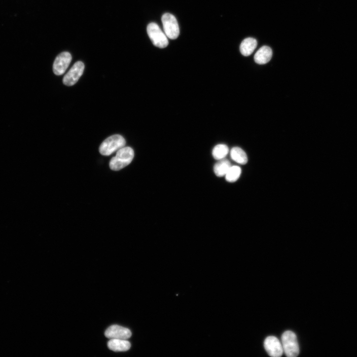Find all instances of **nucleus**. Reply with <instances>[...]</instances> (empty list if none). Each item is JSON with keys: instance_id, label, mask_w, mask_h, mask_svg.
Wrapping results in <instances>:
<instances>
[{"instance_id": "obj_1", "label": "nucleus", "mask_w": 357, "mask_h": 357, "mask_svg": "<svg viewBox=\"0 0 357 357\" xmlns=\"http://www.w3.org/2000/svg\"><path fill=\"white\" fill-rule=\"evenodd\" d=\"M135 156L133 149L130 147H124L117 152L115 156L110 160L109 166L113 171H119L129 165Z\"/></svg>"}, {"instance_id": "obj_14", "label": "nucleus", "mask_w": 357, "mask_h": 357, "mask_svg": "<svg viewBox=\"0 0 357 357\" xmlns=\"http://www.w3.org/2000/svg\"><path fill=\"white\" fill-rule=\"evenodd\" d=\"M231 166V163L228 160H220L214 166V172L217 177L225 176Z\"/></svg>"}, {"instance_id": "obj_15", "label": "nucleus", "mask_w": 357, "mask_h": 357, "mask_svg": "<svg viewBox=\"0 0 357 357\" xmlns=\"http://www.w3.org/2000/svg\"><path fill=\"white\" fill-rule=\"evenodd\" d=\"M229 152V148L227 145L224 144H219L214 146L212 154L216 160L224 159Z\"/></svg>"}, {"instance_id": "obj_6", "label": "nucleus", "mask_w": 357, "mask_h": 357, "mask_svg": "<svg viewBox=\"0 0 357 357\" xmlns=\"http://www.w3.org/2000/svg\"><path fill=\"white\" fill-rule=\"evenodd\" d=\"M84 70V65L82 62H76L64 76L63 83L68 86L74 85L82 75Z\"/></svg>"}, {"instance_id": "obj_5", "label": "nucleus", "mask_w": 357, "mask_h": 357, "mask_svg": "<svg viewBox=\"0 0 357 357\" xmlns=\"http://www.w3.org/2000/svg\"><path fill=\"white\" fill-rule=\"evenodd\" d=\"M164 33L171 39H177L180 34L179 27L177 19L171 14L166 13L162 17Z\"/></svg>"}, {"instance_id": "obj_4", "label": "nucleus", "mask_w": 357, "mask_h": 357, "mask_svg": "<svg viewBox=\"0 0 357 357\" xmlns=\"http://www.w3.org/2000/svg\"><path fill=\"white\" fill-rule=\"evenodd\" d=\"M148 35L153 44L160 48H164L168 45L167 36L155 23L149 24L147 28Z\"/></svg>"}, {"instance_id": "obj_10", "label": "nucleus", "mask_w": 357, "mask_h": 357, "mask_svg": "<svg viewBox=\"0 0 357 357\" xmlns=\"http://www.w3.org/2000/svg\"><path fill=\"white\" fill-rule=\"evenodd\" d=\"M272 56V49L269 46H264L256 52L254 56V60L257 64L263 65L269 62Z\"/></svg>"}, {"instance_id": "obj_13", "label": "nucleus", "mask_w": 357, "mask_h": 357, "mask_svg": "<svg viewBox=\"0 0 357 357\" xmlns=\"http://www.w3.org/2000/svg\"><path fill=\"white\" fill-rule=\"evenodd\" d=\"M230 156L234 161L240 164L245 165L248 161L246 152L239 147H234L231 150Z\"/></svg>"}, {"instance_id": "obj_16", "label": "nucleus", "mask_w": 357, "mask_h": 357, "mask_svg": "<svg viewBox=\"0 0 357 357\" xmlns=\"http://www.w3.org/2000/svg\"><path fill=\"white\" fill-rule=\"evenodd\" d=\"M242 173L241 168L238 166H231L225 178L227 182L234 183L237 181Z\"/></svg>"}, {"instance_id": "obj_7", "label": "nucleus", "mask_w": 357, "mask_h": 357, "mask_svg": "<svg viewBox=\"0 0 357 357\" xmlns=\"http://www.w3.org/2000/svg\"><path fill=\"white\" fill-rule=\"evenodd\" d=\"M264 347L268 354L273 357H281L284 352L282 343L275 336L267 337L264 340Z\"/></svg>"}, {"instance_id": "obj_9", "label": "nucleus", "mask_w": 357, "mask_h": 357, "mask_svg": "<svg viewBox=\"0 0 357 357\" xmlns=\"http://www.w3.org/2000/svg\"><path fill=\"white\" fill-rule=\"evenodd\" d=\"M106 336L111 339L127 340L132 336L131 331L128 328L118 325L109 327L105 332Z\"/></svg>"}, {"instance_id": "obj_2", "label": "nucleus", "mask_w": 357, "mask_h": 357, "mask_svg": "<svg viewBox=\"0 0 357 357\" xmlns=\"http://www.w3.org/2000/svg\"><path fill=\"white\" fill-rule=\"evenodd\" d=\"M126 144V140L122 136L113 135L102 143L99 149L100 152L103 155L109 156L124 147Z\"/></svg>"}, {"instance_id": "obj_8", "label": "nucleus", "mask_w": 357, "mask_h": 357, "mask_svg": "<svg viewBox=\"0 0 357 357\" xmlns=\"http://www.w3.org/2000/svg\"><path fill=\"white\" fill-rule=\"evenodd\" d=\"M71 55L68 52H63L55 59L53 66L54 73L57 75L63 74L71 61Z\"/></svg>"}, {"instance_id": "obj_11", "label": "nucleus", "mask_w": 357, "mask_h": 357, "mask_svg": "<svg viewBox=\"0 0 357 357\" xmlns=\"http://www.w3.org/2000/svg\"><path fill=\"white\" fill-rule=\"evenodd\" d=\"M131 346V343L127 340L111 339L108 342L109 349L115 352L127 351Z\"/></svg>"}, {"instance_id": "obj_3", "label": "nucleus", "mask_w": 357, "mask_h": 357, "mask_svg": "<svg viewBox=\"0 0 357 357\" xmlns=\"http://www.w3.org/2000/svg\"><path fill=\"white\" fill-rule=\"evenodd\" d=\"M284 352L288 357H295L299 354V347L296 335L291 331H285L282 337Z\"/></svg>"}, {"instance_id": "obj_12", "label": "nucleus", "mask_w": 357, "mask_h": 357, "mask_svg": "<svg viewBox=\"0 0 357 357\" xmlns=\"http://www.w3.org/2000/svg\"><path fill=\"white\" fill-rule=\"evenodd\" d=\"M257 45V42L256 39L250 37L246 38L241 44L240 52L243 56H249L253 53Z\"/></svg>"}]
</instances>
